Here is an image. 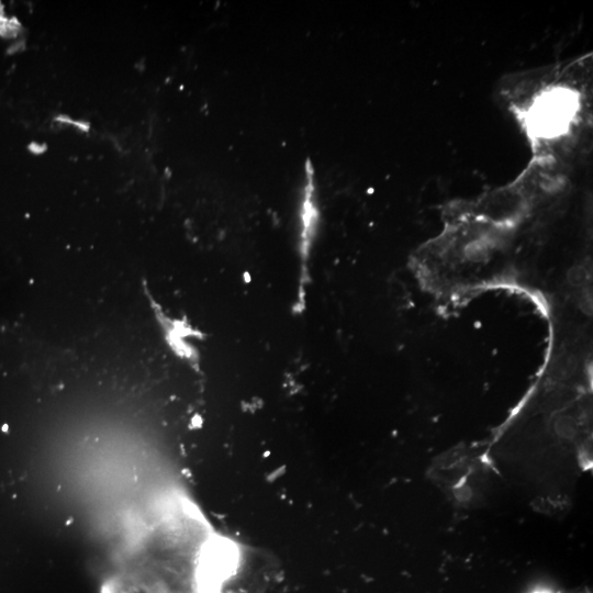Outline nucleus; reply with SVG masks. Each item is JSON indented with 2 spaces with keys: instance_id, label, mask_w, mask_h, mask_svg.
<instances>
[{
  "instance_id": "f03ea898",
  "label": "nucleus",
  "mask_w": 593,
  "mask_h": 593,
  "mask_svg": "<svg viewBox=\"0 0 593 593\" xmlns=\"http://www.w3.org/2000/svg\"><path fill=\"white\" fill-rule=\"evenodd\" d=\"M111 593H142V592L134 590L130 586L116 583L112 586Z\"/></svg>"
},
{
  "instance_id": "f257e3e1",
  "label": "nucleus",
  "mask_w": 593,
  "mask_h": 593,
  "mask_svg": "<svg viewBox=\"0 0 593 593\" xmlns=\"http://www.w3.org/2000/svg\"><path fill=\"white\" fill-rule=\"evenodd\" d=\"M575 112L571 91L555 89L539 97L530 109L529 126L541 137H553L569 125Z\"/></svg>"
}]
</instances>
